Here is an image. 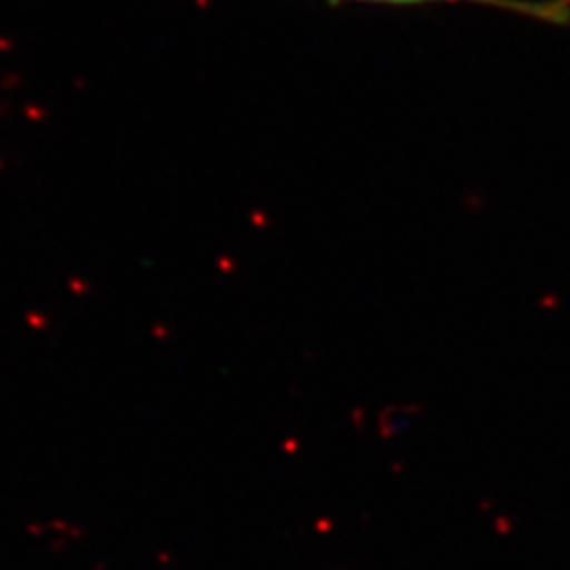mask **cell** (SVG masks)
<instances>
[{
    "instance_id": "cell-1",
    "label": "cell",
    "mask_w": 570,
    "mask_h": 570,
    "mask_svg": "<svg viewBox=\"0 0 570 570\" xmlns=\"http://www.w3.org/2000/svg\"><path fill=\"white\" fill-rule=\"evenodd\" d=\"M330 2H341V0H330Z\"/></svg>"
}]
</instances>
